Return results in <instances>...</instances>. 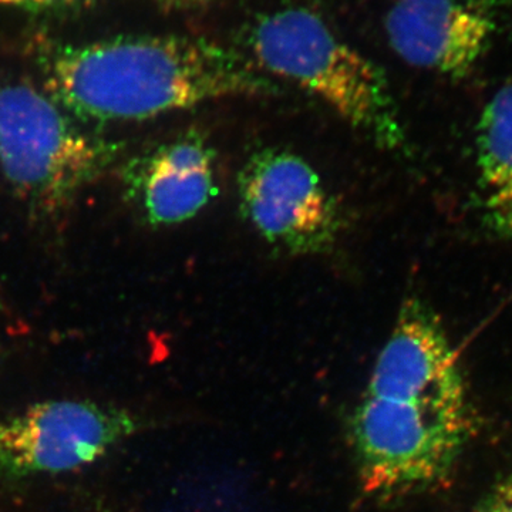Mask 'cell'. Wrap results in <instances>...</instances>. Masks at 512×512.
Masks as SVG:
<instances>
[{
	"instance_id": "6da1fadb",
	"label": "cell",
	"mask_w": 512,
	"mask_h": 512,
	"mask_svg": "<svg viewBox=\"0 0 512 512\" xmlns=\"http://www.w3.org/2000/svg\"><path fill=\"white\" fill-rule=\"evenodd\" d=\"M476 427L443 323L426 302L406 299L350 419L363 493L393 501L443 484Z\"/></svg>"
},
{
	"instance_id": "7a4b0ae2",
	"label": "cell",
	"mask_w": 512,
	"mask_h": 512,
	"mask_svg": "<svg viewBox=\"0 0 512 512\" xmlns=\"http://www.w3.org/2000/svg\"><path fill=\"white\" fill-rule=\"evenodd\" d=\"M49 96L76 120L140 121L229 97H265L275 83L204 37L119 36L60 45L40 57Z\"/></svg>"
},
{
	"instance_id": "3957f363",
	"label": "cell",
	"mask_w": 512,
	"mask_h": 512,
	"mask_svg": "<svg viewBox=\"0 0 512 512\" xmlns=\"http://www.w3.org/2000/svg\"><path fill=\"white\" fill-rule=\"evenodd\" d=\"M248 43L259 67L318 96L377 147L393 153L406 148L386 74L311 10L264 16L249 32Z\"/></svg>"
},
{
	"instance_id": "277c9868",
	"label": "cell",
	"mask_w": 512,
	"mask_h": 512,
	"mask_svg": "<svg viewBox=\"0 0 512 512\" xmlns=\"http://www.w3.org/2000/svg\"><path fill=\"white\" fill-rule=\"evenodd\" d=\"M76 121L28 84L0 89V168L20 200L36 211L63 210L120 157V143Z\"/></svg>"
},
{
	"instance_id": "5b68a950",
	"label": "cell",
	"mask_w": 512,
	"mask_h": 512,
	"mask_svg": "<svg viewBox=\"0 0 512 512\" xmlns=\"http://www.w3.org/2000/svg\"><path fill=\"white\" fill-rule=\"evenodd\" d=\"M238 197L242 217L285 254H323L342 232L336 198L308 161L284 148L252 153L239 171Z\"/></svg>"
},
{
	"instance_id": "8992f818",
	"label": "cell",
	"mask_w": 512,
	"mask_h": 512,
	"mask_svg": "<svg viewBox=\"0 0 512 512\" xmlns=\"http://www.w3.org/2000/svg\"><path fill=\"white\" fill-rule=\"evenodd\" d=\"M140 420L123 407L49 400L0 420V476L62 474L96 463L136 434Z\"/></svg>"
},
{
	"instance_id": "52a82bcc",
	"label": "cell",
	"mask_w": 512,
	"mask_h": 512,
	"mask_svg": "<svg viewBox=\"0 0 512 512\" xmlns=\"http://www.w3.org/2000/svg\"><path fill=\"white\" fill-rule=\"evenodd\" d=\"M495 30L488 0H399L386 18L390 46L404 62L456 79L473 70Z\"/></svg>"
},
{
	"instance_id": "ba28073f",
	"label": "cell",
	"mask_w": 512,
	"mask_h": 512,
	"mask_svg": "<svg viewBox=\"0 0 512 512\" xmlns=\"http://www.w3.org/2000/svg\"><path fill=\"white\" fill-rule=\"evenodd\" d=\"M124 194L151 227L183 224L218 195L215 151L191 128L131 158L123 171Z\"/></svg>"
},
{
	"instance_id": "9c48e42d",
	"label": "cell",
	"mask_w": 512,
	"mask_h": 512,
	"mask_svg": "<svg viewBox=\"0 0 512 512\" xmlns=\"http://www.w3.org/2000/svg\"><path fill=\"white\" fill-rule=\"evenodd\" d=\"M477 170L485 222L512 239V83L494 94L478 121Z\"/></svg>"
},
{
	"instance_id": "30bf717a",
	"label": "cell",
	"mask_w": 512,
	"mask_h": 512,
	"mask_svg": "<svg viewBox=\"0 0 512 512\" xmlns=\"http://www.w3.org/2000/svg\"><path fill=\"white\" fill-rule=\"evenodd\" d=\"M476 512H512V467L483 503L478 505Z\"/></svg>"
},
{
	"instance_id": "8fae6325",
	"label": "cell",
	"mask_w": 512,
	"mask_h": 512,
	"mask_svg": "<svg viewBox=\"0 0 512 512\" xmlns=\"http://www.w3.org/2000/svg\"><path fill=\"white\" fill-rule=\"evenodd\" d=\"M76 2H79V0H0L3 5L29 10L62 9Z\"/></svg>"
},
{
	"instance_id": "7c38bea8",
	"label": "cell",
	"mask_w": 512,
	"mask_h": 512,
	"mask_svg": "<svg viewBox=\"0 0 512 512\" xmlns=\"http://www.w3.org/2000/svg\"><path fill=\"white\" fill-rule=\"evenodd\" d=\"M157 2L167 8H192L204 3L205 0H157Z\"/></svg>"
}]
</instances>
